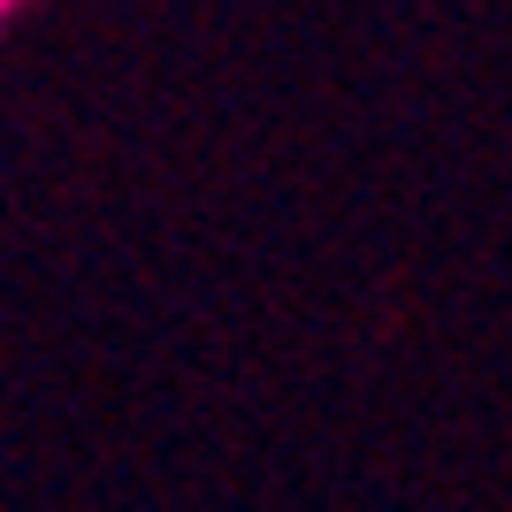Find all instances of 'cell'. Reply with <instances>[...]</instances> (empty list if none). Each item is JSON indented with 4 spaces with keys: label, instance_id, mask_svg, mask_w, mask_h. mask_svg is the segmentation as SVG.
<instances>
[{
    "label": "cell",
    "instance_id": "1",
    "mask_svg": "<svg viewBox=\"0 0 512 512\" xmlns=\"http://www.w3.org/2000/svg\"><path fill=\"white\" fill-rule=\"evenodd\" d=\"M23 8H31V0H0V31H8V23H16Z\"/></svg>",
    "mask_w": 512,
    "mask_h": 512
}]
</instances>
